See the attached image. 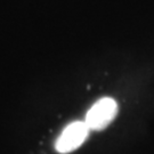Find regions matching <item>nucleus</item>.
Segmentation results:
<instances>
[{
    "mask_svg": "<svg viewBox=\"0 0 154 154\" xmlns=\"http://www.w3.org/2000/svg\"><path fill=\"white\" fill-rule=\"evenodd\" d=\"M118 112L119 106L116 99L111 97H103L89 109L86 114L85 122L90 130L100 131L109 127L111 122L116 119Z\"/></svg>",
    "mask_w": 154,
    "mask_h": 154,
    "instance_id": "f257e3e1",
    "label": "nucleus"
},
{
    "mask_svg": "<svg viewBox=\"0 0 154 154\" xmlns=\"http://www.w3.org/2000/svg\"><path fill=\"white\" fill-rule=\"evenodd\" d=\"M89 127L85 121H74L63 129L55 143V149L61 154L71 153L79 149L89 135Z\"/></svg>",
    "mask_w": 154,
    "mask_h": 154,
    "instance_id": "f03ea898",
    "label": "nucleus"
}]
</instances>
